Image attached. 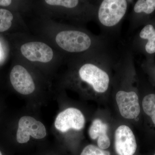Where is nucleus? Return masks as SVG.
Instances as JSON below:
<instances>
[{
    "label": "nucleus",
    "mask_w": 155,
    "mask_h": 155,
    "mask_svg": "<svg viewBox=\"0 0 155 155\" xmlns=\"http://www.w3.org/2000/svg\"><path fill=\"white\" fill-rule=\"evenodd\" d=\"M45 3L50 6H56L64 9L74 8L81 5L84 1L78 0H45Z\"/></svg>",
    "instance_id": "12"
},
{
    "label": "nucleus",
    "mask_w": 155,
    "mask_h": 155,
    "mask_svg": "<svg viewBox=\"0 0 155 155\" xmlns=\"http://www.w3.org/2000/svg\"><path fill=\"white\" fill-rule=\"evenodd\" d=\"M142 107L144 113L150 117L155 125V93H150L144 96Z\"/></svg>",
    "instance_id": "11"
},
{
    "label": "nucleus",
    "mask_w": 155,
    "mask_h": 155,
    "mask_svg": "<svg viewBox=\"0 0 155 155\" xmlns=\"http://www.w3.org/2000/svg\"><path fill=\"white\" fill-rule=\"evenodd\" d=\"M107 125L99 119L94 120L89 129L90 137L93 140L98 138V146L101 149H106L110 145V138L107 134Z\"/></svg>",
    "instance_id": "10"
},
{
    "label": "nucleus",
    "mask_w": 155,
    "mask_h": 155,
    "mask_svg": "<svg viewBox=\"0 0 155 155\" xmlns=\"http://www.w3.org/2000/svg\"><path fill=\"white\" fill-rule=\"evenodd\" d=\"M0 155H2V153L1 152V151H0Z\"/></svg>",
    "instance_id": "17"
},
{
    "label": "nucleus",
    "mask_w": 155,
    "mask_h": 155,
    "mask_svg": "<svg viewBox=\"0 0 155 155\" xmlns=\"http://www.w3.org/2000/svg\"><path fill=\"white\" fill-rule=\"evenodd\" d=\"M134 2L128 0L98 1L94 19L101 30L102 36L110 40V36L117 35L130 5Z\"/></svg>",
    "instance_id": "1"
},
{
    "label": "nucleus",
    "mask_w": 155,
    "mask_h": 155,
    "mask_svg": "<svg viewBox=\"0 0 155 155\" xmlns=\"http://www.w3.org/2000/svg\"><path fill=\"white\" fill-rule=\"evenodd\" d=\"M141 68L154 80L155 82V61L145 60L142 63Z\"/></svg>",
    "instance_id": "15"
},
{
    "label": "nucleus",
    "mask_w": 155,
    "mask_h": 155,
    "mask_svg": "<svg viewBox=\"0 0 155 155\" xmlns=\"http://www.w3.org/2000/svg\"><path fill=\"white\" fill-rule=\"evenodd\" d=\"M20 50L23 57L31 62L48 63L54 58L52 49L42 42L25 43L21 46Z\"/></svg>",
    "instance_id": "7"
},
{
    "label": "nucleus",
    "mask_w": 155,
    "mask_h": 155,
    "mask_svg": "<svg viewBox=\"0 0 155 155\" xmlns=\"http://www.w3.org/2000/svg\"><path fill=\"white\" fill-rule=\"evenodd\" d=\"M116 91V103L122 117L127 119H135L140 114L139 97L134 90L125 89V87Z\"/></svg>",
    "instance_id": "3"
},
{
    "label": "nucleus",
    "mask_w": 155,
    "mask_h": 155,
    "mask_svg": "<svg viewBox=\"0 0 155 155\" xmlns=\"http://www.w3.org/2000/svg\"><path fill=\"white\" fill-rule=\"evenodd\" d=\"M85 119L81 111L75 108H69L58 114L54 122L55 127L63 133L70 129L81 130L85 125Z\"/></svg>",
    "instance_id": "6"
},
{
    "label": "nucleus",
    "mask_w": 155,
    "mask_h": 155,
    "mask_svg": "<svg viewBox=\"0 0 155 155\" xmlns=\"http://www.w3.org/2000/svg\"><path fill=\"white\" fill-rule=\"evenodd\" d=\"M137 148L135 136L127 126L122 125L115 134V148L118 155H133Z\"/></svg>",
    "instance_id": "9"
},
{
    "label": "nucleus",
    "mask_w": 155,
    "mask_h": 155,
    "mask_svg": "<svg viewBox=\"0 0 155 155\" xmlns=\"http://www.w3.org/2000/svg\"><path fill=\"white\" fill-rule=\"evenodd\" d=\"M80 155H110V153L94 145L90 144L84 147Z\"/></svg>",
    "instance_id": "14"
},
{
    "label": "nucleus",
    "mask_w": 155,
    "mask_h": 155,
    "mask_svg": "<svg viewBox=\"0 0 155 155\" xmlns=\"http://www.w3.org/2000/svg\"><path fill=\"white\" fill-rule=\"evenodd\" d=\"M11 84L20 94L27 95L35 90V86L32 76L25 67L17 65L13 67L10 75Z\"/></svg>",
    "instance_id": "8"
},
{
    "label": "nucleus",
    "mask_w": 155,
    "mask_h": 155,
    "mask_svg": "<svg viewBox=\"0 0 155 155\" xmlns=\"http://www.w3.org/2000/svg\"><path fill=\"white\" fill-rule=\"evenodd\" d=\"M141 27L134 37L130 49L143 55L147 61H155V15Z\"/></svg>",
    "instance_id": "2"
},
{
    "label": "nucleus",
    "mask_w": 155,
    "mask_h": 155,
    "mask_svg": "<svg viewBox=\"0 0 155 155\" xmlns=\"http://www.w3.org/2000/svg\"><path fill=\"white\" fill-rule=\"evenodd\" d=\"M132 5L129 16L130 31L143 26L155 15V0H137Z\"/></svg>",
    "instance_id": "5"
},
{
    "label": "nucleus",
    "mask_w": 155,
    "mask_h": 155,
    "mask_svg": "<svg viewBox=\"0 0 155 155\" xmlns=\"http://www.w3.org/2000/svg\"><path fill=\"white\" fill-rule=\"evenodd\" d=\"M12 3L11 0H0V6L7 7L10 5Z\"/></svg>",
    "instance_id": "16"
},
{
    "label": "nucleus",
    "mask_w": 155,
    "mask_h": 155,
    "mask_svg": "<svg viewBox=\"0 0 155 155\" xmlns=\"http://www.w3.org/2000/svg\"><path fill=\"white\" fill-rule=\"evenodd\" d=\"M154 155H155V154H154Z\"/></svg>",
    "instance_id": "18"
},
{
    "label": "nucleus",
    "mask_w": 155,
    "mask_h": 155,
    "mask_svg": "<svg viewBox=\"0 0 155 155\" xmlns=\"http://www.w3.org/2000/svg\"><path fill=\"white\" fill-rule=\"evenodd\" d=\"M14 16L11 11L0 9V32H4L11 28Z\"/></svg>",
    "instance_id": "13"
},
{
    "label": "nucleus",
    "mask_w": 155,
    "mask_h": 155,
    "mask_svg": "<svg viewBox=\"0 0 155 155\" xmlns=\"http://www.w3.org/2000/svg\"><path fill=\"white\" fill-rule=\"evenodd\" d=\"M46 135V129L42 122L30 116H23L19 119L16 135L19 143L28 142L31 136L36 139H41Z\"/></svg>",
    "instance_id": "4"
}]
</instances>
